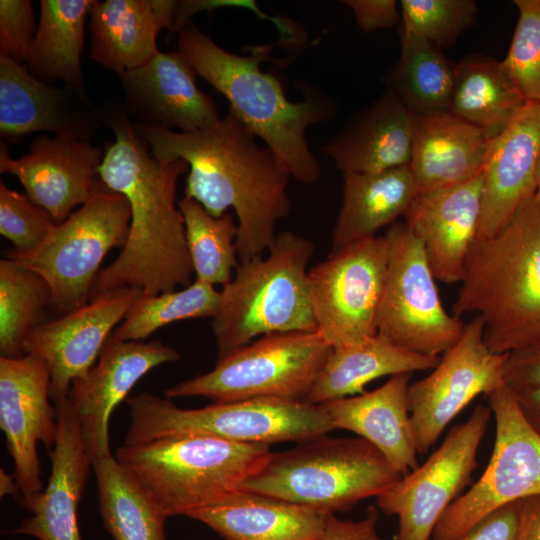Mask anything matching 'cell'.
<instances>
[{
	"instance_id": "7bdbcfd3",
	"label": "cell",
	"mask_w": 540,
	"mask_h": 540,
	"mask_svg": "<svg viewBox=\"0 0 540 540\" xmlns=\"http://www.w3.org/2000/svg\"><path fill=\"white\" fill-rule=\"evenodd\" d=\"M520 500L488 514L459 540H517Z\"/></svg>"
},
{
	"instance_id": "c3c4849f",
	"label": "cell",
	"mask_w": 540,
	"mask_h": 540,
	"mask_svg": "<svg viewBox=\"0 0 540 540\" xmlns=\"http://www.w3.org/2000/svg\"><path fill=\"white\" fill-rule=\"evenodd\" d=\"M514 394L522 414L540 435V388L517 391Z\"/></svg>"
},
{
	"instance_id": "603a6c76",
	"label": "cell",
	"mask_w": 540,
	"mask_h": 540,
	"mask_svg": "<svg viewBox=\"0 0 540 540\" xmlns=\"http://www.w3.org/2000/svg\"><path fill=\"white\" fill-rule=\"evenodd\" d=\"M58 437L49 451L51 473L46 487L25 508L31 516L10 531L38 540H82L78 504L92 463L82 443L78 419L68 397L55 404Z\"/></svg>"
},
{
	"instance_id": "b9f144b4",
	"label": "cell",
	"mask_w": 540,
	"mask_h": 540,
	"mask_svg": "<svg viewBox=\"0 0 540 540\" xmlns=\"http://www.w3.org/2000/svg\"><path fill=\"white\" fill-rule=\"evenodd\" d=\"M35 33L30 1H0V54L20 64L27 61Z\"/></svg>"
},
{
	"instance_id": "30bf717a",
	"label": "cell",
	"mask_w": 540,
	"mask_h": 540,
	"mask_svg": "<svg viewBox=\"0 0 540 540\" xmlns=\"http://www.w3.org/2000/svg\"><path fill=\"white\" fill-rule=\"evenodd\" d=\"M331 351L317 331L267 334L219 357L211 371L163 394L168 399L200 396L214 403L259 397L304 401Z\"/></svg>"
},
{
	"instance_id": "7402d4cb",
	"label": "cell",
	"mask_w": 540,
	"mask_h": 540,
	"mask_svg": "<svg viewBox=\"0 0 540 540\" xmlns=\"http://www.w3.org/2000/svg\"><path fill=\"white\" fill-rule=\"evenodd\" d=\"M101 123V110L87 94L67 85L51 86L0 54L2 136L18 141L33 132L49 131L89 141Z\"/></svg>"
},
{
	"instance_id": "4316f807",
	"label": "cell",
	"mask_w": 540,
	"mask_h": 540,
	"mask_svg": "<svg viewBox=\"0 0 540 540\" xmlns=\"http://www.w3.org/2000/svg\"><path fill=\"white\" fill-rule=\"evenodd\" d=\"M413 113L391 92L354 115L321 151L341 173H376L409 166Z\"/></svg>"
},
{
	"instance_id": "ffe728a7",
	"label": "cell",
	"mask_w": 540,
	"mask_h": 540,
	"mask_svg": "<svg viewBox=\"0 0 540 540\" xmlns=\"http://www.w3.org/2000/svg\"><path fill=\"white\" fill-rule=\"evenodd\" d=\"M197 73L179 52L159 51L145 65L119 75L124 110L147 127L191 133L221 119L214 100L196 84Z\"/></svg>"
},
{
	"instance_id": "4dcf8cb0",
	"label": "cell",
	"mask_w": 540,
	"mask_h": 540,
	"mask_svg": "<svg viewBox=\"0 0 540 540\" xmlns=\"http://www.w3.org/2000/svg\"><path fill=\"white\" fill-rule=\"evenodd\" d=\"M440 357L403 349L378 334L361 342L332 348L304 401L321 404L364 392L371 381L401 373L433 369Z\"/></svg>"
},
{
	"instance_id": "2e32d148",
	"label": "cell",
	"mask_w": 540,
	"mask_h": 540,
	"mask_svg": "<svg viewBox=\"0 0 540 540\" xmlns=\"http://www.w3.org/2000/svg\"><path fill=\"white\" fill-rule=\"evenodd\" d=\"M50 399V374L41 359L0 357V427L24 507L44 490L38 443L51 451L58 437L57 410Z\"/></svg>"
},
{
	"instance_id": "60d3db41",
	"label": "cell",
	"mask_w": 540,
	"mask_h": 540,
	"mask_svg": "<svg viewBox=\"0 0 540 540\" xmlns=\"http://www.w3.org/2000/svg\"><path fill=\"white\" fill-rule=\"evenodd\" d=\"M56 224L48 211L28 196L0 182V233L13 244L14 250L26 252L34 249Z\"/></svg>"
},
{
	"instance_id": "f6af8a7d",
	"label": "cell",
	"mask_w": 540,
	"mask_h": 540,
	"mask_svg": "<svg viewBox=\"0 0 540 540\" xmlns=\"http://www.w3.org/2000/svg\"><path fill=\"white\" fill-rule=\"evenodd\" d=\"M359 28L373 32L395 26L401 19L398 3L395 0H345Z\"/></svg>"
},
{
	"instance_id": "8fae6325",
	"label": "cell",
	"mask_w": 540,
	"mask_h": 540,
	"mask_svg": "<svg viewBox=\"0 0 540 540\" xmlns=\"http://www.w3.org/2000/svg\"><path fill=\"white\" fill-rule=\"evenodd\" d=\"M384 236L388 263L377 334L408 351L439 357L466 323L444 309L422 243L407 225L395 222Z\"/></svg>"
},
{
	"instance_id": "5bb4252c",
	"label": "cell",
	"mask_w": 540,
	"mask_h": 540,
	"mask_svg": "<svg viewBox=\"0 0 540 540\" xmlns=\"http://www.w3.org/2000/svg\"><path fill=\"white\" fill-rule=\"evenodd\" d=\"M492 411L477 405L442 444L414 470L376 498L378 508L398 517L395 540H430L447 508L462 495L478 466L477 454Z\"/></svg>"
},
{
	"instance_id": "d6a6232c",
	"label": "cell",
	"mask_w": 540,
	"mask_h": 540,
	"mask_svg": "<svg viewBox=\"0 0 540 540\" xmlns=\"http://www.w3.org/2000/svg\"><path fill=\"white\" fill-rule=\"evenodd\" d=\"M94 0H41L40 20L30 49V73L45 81L60 80L87 94L80 65L85 21Z\"/></svg>"
},
{
	"instance_id": "6da1fadb",
	"label": "cell",
	"mask_w": 540,
	"mask_h": 540,
	"mask_svg": "<svg viewBox=\"0 0 540 540\" xmlns=\"http://www.w3.org/2000/svg\"><path fill=\"white\" fill-rule=\"evenodd\" d=\"M100 109L102 123L115 137L105 145L100 178L107 188L127 199L131 219L119 256L97 274L90 300L124 287L143 294L186 287L192 283L194 271L175 193L179 176L189 166L182 159H157L135 132L125 110L114 102Z\"/></svg>"
},
{
	"instance_id": "e575fe53",
	"label": "cell",
	"mask_w": 540,
	"mask_h": 540,
	"mask_svg": "<svg viewBox=\"0 0 540 540\" xmlns=\"http://www.w3.org/2000/svg\"><path fill=\"white\" fill-rule=\"evenodd\" d=\"M92 468L99 513L114 540H167L168 517L115 456L95 461Z\"/></svg>"
},
{
	"instance_id": "d590c367",
	"label": "cell",
	"mask_w": 540,
	"mask_h": 540,
	"mask_svg": "<svg viewBox=\"0 0 540 540\" xmlns=\"http://www.w3.org/2000/svg\"><path fill=\"white\" fill-rule=\"evenodd\" d=\"M182 214L187 249L196 280L210 285L227 284L238 266L235 241L238 225L226 212L220 217L209 214L194 199L184 197L178 202Z\"/></svg>"
},
{
	"instance_id": "ee69618b",
	"label": "cell",
	"mask_w": 540,
	"mask_h": 540,
	"mask_svg": "<svg viewBox=\"0 0 540 540\" xmlns=\"http://www.w3.org/2000/svg\"><path fill=\"white\" fill-rule=\"evenodd\" d=\"M503 378L514 392L540 388V346L508 353Z\"/></svg>"
},
{
	"instance_id": "83f0119b",
	"label": "cell",
	"mask_w": 540,
	"mask_h": 540,
	"mask_svg": "<svg viewBox=\"0 0 540 540\" xmlns=\"http://www.w3.org/2000/svg\"><path fill=\"white\" fill-rule=\"evenodd\" d=\"M177 1H95L89 12L90 57L118 75L148 63L163 29L174 32Z\"/></svg>"
},
{
	"instance_id": "7a4b0ae2",
	"label": "cell",
	"mask_w": 540,
	"mask_h": 540,
	"mask_svg": "<svg viewBox=\"0 0 540 540\" xmlns=\"http://www.w3.org/2000/svg\"><path fill=\"white\" fill-rule=\"evenodd\" d=\"M132 125L157 159H182L188 164L185 197L214 217L234 209L240 262L269 250L276 223L291 211L287 193L291 174L270 148L258 144L232 110L214 126L191 133Z\"/></svg>"
},
{
	"instance_id": "ab89813d",
	"label": "cell",
	"mask_w": 540,
	"mask_h": 540,
	"mask_svg": "<svg viewBox=\"0 0 540 540\" xmlns=\"http://www.w3.org/2000/svg\"><path fill=\"white\" fill-rule=\"evenodd\" d=\"M518 20L502 64L527 102L540 103V0H515Z\"/></svg>"
},
{
	"instance_id": "9a60e30c",
	"label": "cell",
	"mask_w": 540,
	"mask_h": 540,
	"mask_svg": "<svg viewBox=\"0 0 540 540\" xmlns=\"http://www.w3.org/2000/svg\"><path fill=\"white\" fill-rule=\"evenodd\" d=\"M507 356L488 348L484 320L476 315L432 372L410 383L407 400L418 454L427 453L477 396H487L504 383Z\"/></svg>"
},
{
	"instance_id": "484cf974",
	"label": "cell",
	"mask_w": 540,
	"mask_h": 540,
	"mask_svg": "<svg viewBox=\"0 0 540 540\" xmlns=\"http://www.w3.org/2000/svg\"><path fill=\"white\" fill-rule=\"evenodd\" d=\"M409 168L418 192L463 183L485 169L492 140L450 111L413 114Z\"/></svg>"
},
{
	"instance_id": "44dd1931",
	"label": "cell",
	"mask_w": 540,
	"mask_h": 540,
	"mask_svg": "<svg viewBox=\"0 0 540 540\" xmlns=\"http://www.w3.org/2000/svg\"><path fill=\"white\" fill-rule=\"evenodd\" d=\"M485 170V169H484ZM485 171L463 183L418 192L404 214L435 279L460 283L481 221Z\"/></svg>"
},
{
	"instance_id": "74e56055",
	"label": "cell",
	"mask_w": 540,
	"mask_h": 540,
	"mask_svg": "<svg viewBox=\"0 0 540 540\" xmlns=\"http://www.w3.org/2000/svg\"><path fill=\"white\" fill-rule=\"evenodd\" d=\"M219 301L220 291L196 279L179 291L159 294L141 292L113 336L123 341H142L154 331L175 321L213 319L218 312Z\"/></svg>"
},
{
	"instance_id": "9c48e42d",
	"label": "cell",
	"mask_w": 540,
	"mask_h": 540,
	"mask_svg": "<svg viewBox=\"0 0 540 540\" xmlns=\"http://www.w3.org/2000/svg\"><path fill=\"white\" fill-rule=\"evenodd\" d=\"M131 209L120 193L99 186L90 199L30 251H7L8 259L39 274L51 290L52 309L64 315L90 301L101 262L123 247Z\"/></svg>"
},
{
	"instance_id": "f35d334b",
	"label": "cell",
	"mask_w": 540,
	"mask_h": 540,
	"mask_svg": "<svg viewBox=\"0 0 540 540\" xmlns=\"http://www.w3.org/2000/svg\"><path fill=\"white\" fill-rule=\"evenodd\" d=\"M401 25L439 48L453 45L476 21L473 0H401Z\"/></svg>"
},
{
	"instance_id": "bcb514c9",
	"label": "cell",
	"mask_w": 540,
	"mask_h": 540,
	"mask_svg": "<svg viewBox=\"0 0 540 540\" xmlns=\"http://www.w3.org/2000/svg\"><path fill=\"white\" fill-rule=\"evenodd\" d=\"M378 510L369 506L359 520L340 519L335 514H327L323 540H385L378 535Z\"/></svg>"
},
{
	"instance_id": "277c9868",
	"label": "cell",
	"mask_w": 540,
	"mask_h": 540,
	"mask_svg": "<svg viewBox=\"0 0 540 540\" xmlns=\"http://www.w3.org/2000/svg\"><path fill=\"white\" fill-rule=\"evenodd\" d=\"M453 303L454 316L484 320V341L499 354L540 346V195L496 234L476 239Z\"/></svg>"
},
{
	"instance_id": "7dc6e473",
	"label": "cell",
	"mask_w": 540,
	"mask_h": 540,
	"mask_svg": "<svg viewBox=\"0 0 540 540\" xmlns=\"http://www.w3.org/2000/svg\"><path fill=\"white\" fill-rule=\"evenodd\" d=\"M517 540H540V495L520 500Z\"/></svg>"
},
{
	"instance_id": "ba28073f",
	"label": "cell",
	"mask_w": 540,
	"mask_h": 540,
	"mask_svg": "<svg viewBox=\"0 0 540 540\" xmlns=\"http://www.w3.org/2000/svg\"><path fill=\"white\" fill-rule=\"evenodd\" d=\"M130 422L124 445L159 438L206 435L239 443L305 442L333 430L320 404L273 397L182 409L148 392L127 399Z\"/></svg>"
},
{
	"instance_id": "8992f818",
	"label": "cell",
	"mask_w": 540,
	"mask_h": 540,
	"mask_svg": "<svg viewBox=\"0 0 540 540\" xmlns=\"http://www.w3.org/2000/svg\"><path fill=\"white\" fill-rule=\"evenodd\" d=\"M267 257L239 262L222 286L212 321L218 358L259 335L316 331L308 262L314 244L291 231L276 235Z\"/></svg>"
},
{
	"instance_id": "e0dca14e",
	"label": "cell",
	"mask_w": 540,
	"mask_h": 540,
	"mask_svg": "<svg viewBox=\"0 0 540 540\" xmlns=\"http://www.w3.org/2000/svg\"><path fill=\"white\" fill-rule=\"evenodd\" d=\"M179 358L175 349L161 341H123L113 333L109 336L98 363L72 382L67 395L92 464L112 456L109 422L113 410L151 369Z\"/></svg>"
},
{
	"instance_id": "52a82bcc",
	"label": "cell",
	"mask_w": 540,
	"mask_h": 540,
	"mask_svg": "<svg viewBox=\"0 0 540 540\" xmlns=\"http://www.w3.org/2000/svg\"><path fill=\"white\" fill-rule=\"evenodd\" d=\"M402 474L363 438L301 442L272 453L239 490L260 493L325 513L344 512L361 500L378 497Z\"/></svg>"
},
{
	"instance_id": "5b68a950",
	"label": "cell",
	"mask_w": 540,
	"mask_h": 540,
	"mask_svg": "<svg viewBox=\"0 0 540 540\" xmlns=\"http://www.w3.org/2000/svg\"><path fill=\"white\" fill-rule=\"evenodd\" d=\"M269 446L182 435L123 445L115 458L167 517L187 516L239 490L265 464Z\"/></svg>"
},
{
	"instance_id": "7c38bea8",
	"label": "cell",
	"mask_w": 540,
	"mask_h": 540,
	"mask_svg": "<svg viewBox=\"0 0 540 540\" xmlns=\"http://www.w3.org/2000/svg\"><path fill=\"white\" fill-rule=\"evenodd\" d=\"M487 399L496 426L491 458L480 478L447 508L432 540H459L496 509L540 495V435L505 382Z\"/></svg>"
},
{
	"instance_id": "d6986e66",
	"label": "cell",
	"mask_w": 540,
	"mask_h": 540,
	"mask_svg": "<svg viewBox=\"0 0 540 540\" xmlns=\"http://www.w3.org/2000/svg\"><path fill=\"white\" fill-rule=\"evenodd\" d=\"M104 155L87 140L41 135L20 159L10 158L7 144L1 142L0 172L16 176L27 196L59 224L103 184L99 169Z\"/></svg>"
},
{
	"instance_id": "d4e9b609",
	"label": "cell",
	"mask_w": 540,
	"mask_h": 540,
	"mask_svg": "<svg viewBox=\"0 0 540 540\" xmlns=\"http://www.w3.org/2000/svg\"><path fill=\"white\" fill-rule=\"evenodd\" d=\"M412 373L390 376L377 389L321 403L334 429L357 434L375 446L402 474L418 467L408 408Z\"/></svg>"
},
{
	"instance_id": "3957f363",
	"label": "cell",
	"mask_w": 540,
	"mask_h": 540,
	"mask_svg": "<svg viewBox=\"0 0 540 540\" xmlns=\"http://www.w3.org/2000/svg\"><path fill=\"white\" fill-rule=\"evenodd\" d=\"M177 33L178 51L197 75L228 99L229 109L283 161L291 176L305 184L317 182L321 167L307 144L306 131L335 116L334 100L307 85L304 100L291 102L279 81L262 71V49L245 56L233 54L191 21Z\"/></svg>"
},
{
	"instance_id": "cb8c5ba5",
	"label": "cell",
	"mask_w": 540,
	"mask_h": 540,
	"mask_svg": "<svg viewBox=\"0 0 540 540\" xmlns=\"http://www.w3.org/2000/svg\"><path fill=\"white\" fill-rule=\"evenodd\" d=\"M539 150L540 103L527 102L492 140L484 170L482 214L476 239L496 234L536 194Z\"/></svg>"
},
{
	"instance_id": "4fadbf2b",
	"label": "cell",
	"mask_w": 540,
	"mask_h": 540,
	"mask_svg": "<svg viewBox=\"0 0 540 540\" xmlns=\"http://www.w3.org/2000/svg\"><path fill=\"white\" fill-rule=\"evenodd\" d=\"M387 263V240L374 236L331 252L308 271L316 331L332 348L377 335Z\"/></svg>"
},
{
	"instance_id": "f1b7e54d",
	"label": "cell",
	"mask_w": 540,
	"mask_h": 540,
	"mask_svg": "<svg viewBox=\"0 0 540 540\" xmlns=\"http://www.w3.org/2000/svg\"><path fill=\"white\" fill-rule=\"evenodd\" d=\"M326 515L272 496L237 490L187 517L225 540H323Z\"/></svg>"
},
{
	"instance_id": "f907efd6",
	"label": "cell",
	"mask_w": 540,
	"mask_h": 540,
	"mask_svg": "<svg viewBox=\"0 0 540 540\" xmlns=\"http://www.w3.org/2000/svg\"><path fill=\"white\" fill-rule=\"evenodd\" d=\"M535 184H536V194L540 195V150H539L537 161H536Z\"/></svg>"
},
{
	"instance_id": "681fc988",
	"label": "cell",
	"mask_w": 540,
	"mask_h": 540,
	"mask_svg": "<svg viewBox=\"0 0 540 540\" xmlns=\"http://www.w3.org/2000/svg\"><path fill=\"white\" fill-rule=\"evenodd\" d=\"M0 494L1 497L13 496L19 504H22L23 498L16 479L3 469L0 470Z\"/></svg>"
},
{
	"instance_id": "8d00e7d4",
	"label": "cell",
	"mask_w": 540,
	"mask_h": 540,
	"mask_svg": "<svg viewBox=\"0 0 540 540\" xmlns=\"http://www.w3.org/2000/svg\"><path fill=\"white\" fill-rule=\"evenodd\" d=\"M51 306V290L37 273L14 261L0 260V353L3 357L25 355L27 334L42 323Z\"/></svg>"
},
{
	"instance_id": "f546056e",
	"label": "cell",
	"mask_w": 540,
	"mask_h": 540,
	"mask_svg": "<svg viewBox=\"0 0 540 540\" xmlns=\"http://www.w3.org/2000/svg\"><path fill=\"white\" fill-rule=\"evenodd\" d=\"M342 203L332 234V252L404 216L418 194L409 166L376 173H342Z\"/></svg>"
},
{
	"instance_id": "1f68e13d",
	"label": "cell",
	"mask_w": 540,
	"mask_h": 540,
	"mask_svg": "<svg viewBox=\"0 0 540 540\" xmlns=\"http://www.w3.org/2000/svg\"><path fill=\"white\" fill-rule=\"evenodd\" d=\"M526 103L502 61L472 54L456 63L450 112L489 138L500 135Z\"/></svg>"
},
{
	"instance_id": "836d02e7",
	"label": "cell",
	"mask_w": 540,
	"mask_h": 540,
	"mask_svg": "<svg viewBox=\"0 0 540 540\" xmlns=\"http://www.w3.org/2000/svg\"><path fill=\"white\" fill-rule=\"evenodd\" d=\"M401 52L382 82L410 112L450 111L455 66L441 48L399 27Z\"/></svg>"
},
{
	"instance_id": "ac0fdd59",
	"label": "cell",
	"mask_w": 540,
	"mask_h": 540,
	"mask_svg": "<svg viewBox=\"0 0 540 540\" xmlns=\"http://www.w3.org/2000/svg\"><path fill=\"white\" fill-rule=\"evenodd\" d=\"M141 291L124 287L103 293L85 306L42 322L27 334L25 354L41 359L50 374V396L67 397L72 382L86 374Z\"/></svg>"
}]
</instances>
